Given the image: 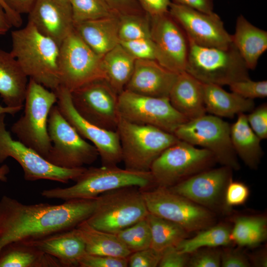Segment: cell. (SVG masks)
I'll use <instances>...</instances> for the list:
<instances>
[{"mask_svg": "<svg viewBox=\"0 0 267 267\" xmlns=\"http://www.w3.org/2000/svg\"><path fill=\"white\" fill-rule=\"evenodd\" d=\"M96 198L75 199L61 204H25L3 195L0 199V251L14 242L38 239L75 228L94 212Z\"/></svg>", "mask_w": 267, "mask_h": 267, "instance_id": "1", "label": "cell"}, {"mask_svg": "<svg viewBox=\"0 0 267 267\" xmlns=\"http://www.w3.org/2000/svg\"><path fill=\"white\" fill-rule=\"evenodd\" d=\"M10 51L26 76L54 91L60 86L59 46L31 23L11 32Z\"/></svg>", "mask_w": 267, "mask_h": 267, "instance_id": "2", "label": "cell"}, {"mask_svg": "<svg viewBox=\"0 0 267 267\" xmlns=\"http://www.w3.org/2000/svg\"><path fill=\"white\" fill-rule=\"evenodd\" d=\"M75 182L73 185L65 188L45 189L41 195L46 198L64 201L89 199L125 187L135 186L144 190L156 186L150 171H135L117 166L86 168Z\"/></svg>", "mask_w": 267, "mask_h": 267, "instance_id": "3", "label": "cell"}, {"mask_svg": "<svg viewBox=\"0 0 267 267\" xmlns=\"http://www.w3.org/2000/svg\"><path fill=\"white\" fill-rule=\"evenodd\" d=\"M188 40L185 71L201 83L229 86L250 78L249 69L233 44L227 48L205 47Z\"/></svg>", "mask_w": 267, "mask_h": 267, "instance_id": "4", "label": "cell"}, {"mask_svg": "<svg viewBox=\"0 0 267 267\" xmlns=\"http://www.w3.org/2000/svg\"><path fill=\"white\" fill-rule=\"evenodd\" d=\"M56 102L54 91L30 79L23 114L11 128L18 140L44 159L51 147L47 131L48 116Z\"/></svg>", "mask_w": 267, "mask_h": 267, "instance_id": "5", "label": "cell"}, {"mask_svg": "<svg viewBox=\"0 0 267 267\" xmlns=\"http://www.w3.org/2000/svg\"><path fill=\"white\" fill-rule=\"evenodd\" d=\"M118 133L125 168L149 172L153 162L168 147L179 139L155 127L134 123L121 117Z\"/></svg>", "mask_w": 267, "mask_h": 267, "instance_id": "6", "label": "cell"}, {"mask_svg": "<svg viewBox=\"0 0 267 267\" xmlns=\"http://www.w3.org/2000/svg\"><path fill=\"white\" fill-rule=\"evenodd\" d=\"M149 214L141 189L125 187L98 196L96 208L87 222L96 229L116 234Z\"/></svg>", "mask_w": 267, "mask_h": 267, "instance_id": "7", "label": "cell"}, {"mask_svg": "<svg viewBox=\"0 0 267 267\" xmlns=\"http://www.w3.org/2000/svg\"><path fill=\"white\" fill-rule=\"evenodd\" d=\"M217 162L210 151L179 140L166 149L150 169L156 186L169 188Z\"/></svg>", "mask_w": 267, "mask_h": 267, "instance_id": "8", "label": "cell"}, {"mask_svg": "<svg viewBox=\"0 0 267 267\" xmlns=\"http://www.w3.org/2000/svg\"><path fill=\"white\" fill-rule=\"evenodd\" d=\"M47 131L51 147L45 159L51 164L63 168H81L93 163L99 156L95 147L79 134L56 105L49 112Z\"/></svg>", "mask_w": 267, "mask_h": 267, "instance_id": "9", "label": "cell"}, {"mask_svg": "<svg viewBox=\"0 0 267 267\" xmlns=\"http://www.w3.org/2000/svg\"><path fill=\"white\" fill-rule=\"evenodd\" d=\"M174 134L179 140L211 152L217 162L232 170L240 166L230 139V125L222 118L206 114L188 120Z\"/></svg>", "mask_w": 267, "mask_h": 267, "instance_id": "10", "label": "cell"}, {"mask_svg": "<svg viewBox=\"0 0 267 267\" xmlns=\"http://www.w3.org/2000/svg\"><path fill=\"white\" fill-rule=\"evenodd\" d=\"M102 57L74 30L59 46L60 86L72 92L91 82L105 79Z\"/></svg>", "mask_w": 267, "mask_h": 267, "instance_id": "11", "label": "cell"}, {"mask_svg": "<svg viewBox=\"0 0 267 267\" xmlns=\"http://www.w3.org/2000/svg\"><path fill=\"white\" fill-rule=\"evenodd\" d=\"M141 190L149 213L178 224L188 233L208 228L214 222L209 209L168 188L155 186Z\"/></svg>", "mask_w": 267, "mask_h": 267, "instance_id": "12", "label": "cell"}, {"mask_svg": "<svg viewBox=\"0 0 267 267\" xmlns=\"http://www.w3.org/2000/svg\"><path fill=\"white\" fill-rule=\"evenodd\" d=\"M5 115L0 114V164L12 158L22 168L24 178L28 181L47 179L66 183L75 181L85 171L84 167L67 169L56 166L19 140L13 139L6 129Z\"/></svg>", "mask_w": 267, "mask_h": 267, "instance_id": "13", "label": "cell"}, {"mask_svg": "<svg viewBox=\"0 0 267 267\" xmlns=\"http://www.w3.org/2000/svg\"><path fill=\"white\" fill-rule=\"evenodd\" d=\"M118 104L120 116L124 119L172 134L188 121L174 108L168 97L147 96L124 89L118 95Z\"/></svg>", "mask_w": 267, "mask_h": 267, "instance_id": "14", "label": "cell"}, {"mask_svg": "<svg viewBox=\"0 0 267 267\" xmlns=\"http://www.w3.org/2000/svg\"><path fill=\"white\" fill-rule=\"evenodd\" d=\"M73 105L84 119L104 129L116 131L121 117L118 94L105 79L88 83L71 92Z\"/></svg>", "mask_w": 267, "mask_h": 267, "instance_id": "15", "label": "cell"}, {"mask_svg": "<svg viewBox=\"0 0 267 267\" xmlns=\"http://www.w3.org/2000/svg\"><path fill=\"white\" fill-rule=\"evenodd\" d=\"M54 91L60 113L83 138L95 147L102 166H116L122 162V150L117 131L100 127L81 116L73 105L71 92L68 89L59 86Z\"/></svg>", "mask_w": 267, "mask_h": 267, "instance_id": "16", "label": "cell"}, {"mask_svg": "<svg viewBox=\"0 0 267 267\" xmlns=\"http://www.w3.org/2000/svg\"><path fill=\"white\" fill-rule=\"evenodd\" d=\"M150 18L156 61L175 73L185 71L189 46L186 34L169 11Z\"/></svg>", "mask_w": 267, "mask_h": 267, "instance_id": "17", "label": "cell"}, {"mask_svg": "<svg viewBox=\"0 0 267 267\" xmlns=\"http://www.w3.org/2000/svg\"><path fill=\"white\" fill-rule=\"evenodd\" d=\"M169 12L182 28L188 38L202 46L227 48L231 35L225 30L220 16L171 3Z\"/></svg>", "mask_w": 267, "mask_h": 267, "instance_id": "18", "label": "cell"}, {"mask_svg": "<svg viewBox=\"0 0 267 267\" xmlns=\"http://www.w3.org/2000/svg\"><path fill=\"white\" fill-rule=\"evenodd\" d=\"M232 170L224 166L210 168L168 188L209 210L218 208L224 203L225 188L232 179Z\"/></svg>", "mask_w": 267, "mask_h": 267, "instance_id": "19", "label": "cell"}, {"mask_svg": "<svg viewBox=\"0 0 267 267\" xmlns=\"http://www.w3.org/2000/svg\"><path fill=\"white\" fill-rule=\"evenodd\" d=\"M28 14V22L59 46L74 30L69 1L37 0Z\"/></svg>", "mask_w": 267, "mask_h": 267, "instance_id": "20", "label": "cell"}, {"mask_svg": "<svg viewBox=\"0 0 267 267\" xmlns=\"http://www.w3.org/2000/svg\"><path fill=\"white\" fill-rule=\"evenodd\" d=\"M178 74L156 60L136 59L133 73L125 89L147 96L168 97Z\"/></svg>", "mask_w": 267, "mask_h": 267, "instance_id": "21", "label": "cell"}, {"mask_svg": "<svg viewBox=\"0 0 267 267\" xmlns=\"http://www.w3.org/2000/svg\"><path fill=\"white\" fill-rule=\"evenodd\" d=\"M23 242L54 257L62 267H79L80 260L87 254L75 228Z\"/></svg>", "mask_w": 267, "mask_h": 267, "instance_id": "22", "label": "cell"}, {"mask_svg": "<svg viewBox=\"0 0 267 267\" xmlns=\"http://www.w3.org/2000/svg\"><path fill=\"white\" fill-rule=\"evenodd\" d=\"M168 97L174 108L188 120L198 118L207 112L203 83L186 71L178 74Z\"/></svg>", "mask_w": 267, "mask_h": 267, "instance_id": "23", "label": "cell"}, {"mask_svg": "<svg viewBox=\"0 0 267 267\" xmlns=\"http://www.w3.org/2000/svg\"><path fill=\"white\" fill-rule=\"evenodd\" d=\"M118 29V15L74 24L79 37L102 57L120 43Z\"/></svg>", "mask_w": 267, "mask_h": 267, "instance_id": "24", "label": "cell"}, {"mask_svg": "<svg viewBox=\"0 0 267 267\" xmlns=\"http://www.w3.org/2000/svg\"><path fill=\"white\" fill-rule=\"evenodd\" d=\"M28 78L10 52L0 48V96L6 106L22 108Z\"/></svg>", "mask_w": 267, "mask_h": 267, "instance_id": "25", "label": "cell"}, {"mask_svg": "<svg viewBox=\"0 0 267 267\" xmlns=\"http://www.w3.org/2000/svg\"><path fill=\"white\" fill-rule=\"evenodd\" d=\"M232 43L237 49L248 69L256 68L260 57L267 49V32L252 24L240 14L231 35Z\"/></svg>", "mask_w": 267, "mask_h": 267, "instance_id": "26", "label": "cell"}, {"mask_svg": "<svg viewBox=\"0 0 267 267\" xmlns=\"http://www.w3.org/2000/svg\"><path fill=\"white\" fill-rule=\"evenodd\" d=\"M205 109L210 114L232 118L240 113L250 112L255 108L253 100L246 99L221 86L203 83Z\"/></svg>", "mask_w": 267, "mask_h": 267, "instance_id": "27", "label": "cell"}, {"mask_svg": "<svg viewBox=\"0 0 267 267\" xmlns=\"http://www.w3.org/2000/svg\"><path fill=\"white\" fill-rule=\"evenodd\" d=\"M230 139L237 156L249 168L257 169L263 155L261 139L250 128L245 113L237 115L230 126Z\"/></svg>", "mask_w": 267, "mask_h": 267, "instance_id": "28", "label": "cell"}, {"mask_svg": "<svg viewBox=\"0 0 267 267\" xmlns=\"http://www.w3.org/2000/svg\"><path fill=\"white\" fill-rule=\"evenodd\" d=\"M0 267H62L57 259L23 241L10 243L0 251Z\"/></svg>", "mask_w": 267, "mask_h": 267, "instance_id": "29", "label": "cell"}, {"mask_svg": "<svg viewBox=\"0 0 267 267\" xmlns=\"http://www.w3.org/2000/svg\"><path fill=\"white\" fill-rule=\"evenodd\" d=\"M75 229L83 240L88 254L128 258L132 253L116 234L96 229L87 221L79 224Z\"/></svg>", "mask_w": 267, "mask_h": 267, "instance_id": "30", "label": "cell"}, {"mask_svg": "<svg viewBox=\"0 0 267 267\" xmlns=\"http://www.w3.org/2000/svg\"><path fill=\"white\" fill-rule=\"evenodd\" d=\"M135 60L120 43L102 56L105 80L118 95L129 82Z\"/></svg>", "mask_w": 267, "mask_h": 267, "instance_id": "31", "label": "cell"}, {"mask_svg": "<svg viewBox=\"0 0 267 267\" xmlns=\"http://www.w3.org/2000/svg\"><path fill=\"white\" fill-rule=\"evenodd\" d=\"M147 219L151 235L150 247L158 252H162L170 247H176L187 237L188 233L173 222L150 213Z\"/></svg>", "mask_w": 267, "mask_h": 267, "instance_id": "32", "label": "cell"}, {"mask_svg": "<svg viewBox=\"0 0 267 267\" xmlns=\"http://www.w3.org/2000/svg\"><path fill=\"white\" fill-rule=\"evenodd\" d=\"M231 230L223 224L209 227L190 238H185L176 247L180 252L190 254L203 248H215L227 246L232 240Z\"/></svg>", "mask_w": 267, "mask_h": 267, "instance_id": "33", "label": "cell"}, {"mask_svg": "<svg viewBox=\"0 0 267 267\" xmlns=\"http://www.w3.org/2000/svg\"><path fill=\"white\" fill-rule=\"evenodd\" d=\"M120 41L151 38V21L145 13L119 15Z\"/></svg>", "mask_w": 267, "mask_h": 267, "instance_id": "34", "label": "cell"}, {"mask_svg": "<svg viewBox=\"0 0 267 267\" xmlns=\"http://www.w3.org/2000/svg\"><path fill=\"white\" fill-rule=\"evenodd\" d=\"M116 234L131 253L150 247L151 235L147 217Z\"/></svg>", "mask_w": 267, "mask_h": 267, "instance_id": "35", "label": "cell"}, {"mask_svg": "<svg viewBox=\"0 0 267 267\" xmlns=\"http://www.w3.org/2000/svg\"><path fill=\"white\" fill-rule=\"evenodd\" d=\"M74 24L117 15L102 0H69Z\"/></svg>", "mask_w": 267, "mask_h": 267, "instance_id": "36", "label": "cell"}, {"mask_svg": "<svg viewBox=\"0 0 267 267\" xmlns=\"http://www.w3.org/2000/svg\"><path fill=\"white\" fill-rule=\"evenodd\" d=\"M231 92L243 98L253 100L267 96V81H255L250 78L233 83L229 85Z\"/></svg>", "mask_w": 267, "mask_h": 267, "instance_id": "37", "label": "cell"}, {"mask_svg": "<svg viewBox=\"0 0 267 267\" xmlns=\"http://www.w3.org/2000/svg\"><path fill=\"white\" fill-rule=\"evenodd\" d=\"M120 44L136 59L156 60V50L151 38L120 41Z\"/></svg>", "mask_w": 267, "mask_h": 267, "instance_id": "38", "label": "cell"}, {"mask_svg": "<svg viewBox=\"0 0 267 267\" xmlns=\"http://www.w3.org/2000/svg\"><path fill=\"white\" fill-rule=\"evenodd\" d=\"M214 248L199 249L190 254L187 267H221V253Z\"/></svg>", "mask_w": 267, "mask_h": 267, "instance_id": "39", "label": "cell"}, {"mask_svg": "<svg viewBox=\"0 0 267 267\" xmlns=\"http://www.w3.org/2000/svg\"><path fill=\"white\" fill-rule=\"evenodd\" d=\"M249 195V189L246 184L231 179L225 188L224 205L229 208L242 205L246 202Z\"/></svg>", "mask_w": 267, "mask_h": 267, "instance_id": "40", "label": "cell"}, {"mask_svg": "<svg viewBox=\"0 0 267 267\" xmlns=\"http://www.w3.org/2000/svg\"><path fill=\"white\" fill-rule=\"evenodd\" d=\"M80 267H127L128 258L86 254L80 260Z\"/></svg>", "mask_w": 267, "mask_h": 267, "instance_id": "41", "label": "cell"}, {"mask_svg": "<svg viewBox=\"0 0 267 267\" xmlns=\"http://www.w3.org/2000/svg\"><path fill=\"white\" fill-rule=\"evenodd\" d=\"M161 255L162 252L151 247L132 253L128 257V267H158Z\"/></svg>", "mask_w": 267, "mask_h": 267, "instance_id": "42", "label": "cell"}, {"mask_svg": "<svg viewBox=\"0 0 267 267\" xmlns=\"http://www.w3.org/2000/svg\"><path fill=\"white\" fill-rule=\"evenodd\" d=\"M247 122L251 129L261 139L267 138V105L263 103L254 108L247 115Z\"/></svg>", "mask_w": 267, "mask_h": 267, "instance_id": "43", "label": "cell"}, {"mask_svg": "<svg viewBox=\"0 0 267 267\" xmlns=\"http://www.w3.org/2000/svg\"><path fill=\"white\" fill-rule=\"evenodd\" d=\"M254 217L241 216L235 219L234 226L230 232L232 241L240 246H246Z\"/></svg>", "mask_w": 267, "mask_h": 267, "instance_id": "44", "label": "cell"}, {"mask_svg": "<svg viewBox=\"0 0 267 267\" xmlns=\"http://www.w3.org/2000/svg\"><path fill=\"white\" fill-rule=\"evenodd\" d=\"M189 254L179 252L176 247H170L162 252L158 267H187Z\"/></svg>", "mask_w": 267, "mask_h": 267, "instance_id": "45", "label": "cell"}, {"mask_svg": "<svg viewBox=\"0 0 267 267\" xmlns=\"http://www.w3.org/2000/svg\"><path fill=\"white\" fill-rule=\"evenodd\" d=\"M267 235V220L262 216H254L246 246L253 247L264 241Z\"/></svg>", "mask_w": 267, "mask_h": 267, "instance_id": "46", "label": "cell"}, {"mask_svg": "<svg viewBox=\"0 0 267 267\" xmlns=\"http://www.w3.org/2000/svg\"><path fill=\"white\" fill-rule=\"evenodd\" d=\"M117 15L145 13L135 0H102Z\"/></svg>", "mask_w": 267, "mask_h": 267, "instance_id": "47", "label": "cell"}, {"mask_svg": "<svg viewBox=\"0 0 267 267\" xmlns=\"http://www.w3.org/2000/svg\"><path fill=\"white\" fill-rule=\"evenodd\" d=\"M221 266L222 267H248V259L242 253L233 249L224 250L221 253Z\"/></svg>", "mask_w": 267, "mask_h": 267, "instance_id": "48", "label": "cell"}, {"mask_svg": "<svg viewBox=\"0 0 267 267\" xmlns=\"http://www.w3.org/2000/svg\"><path fill=\"white\" fill-rule=\"evenodd\" d=\"M149 17L163 14L169 11L171 0H135Z\"/></svg>", "mask_w": 267, "mask_h": 267, "instance_id": "49", "label": "cell"}, {"mask_svg": "<svg viewBox=\"0 0 267 267\" xmlns=\"http://www.w3.org/2000/svg\"><path fill=\"white\" fill-rule=\"evenodd\" d=\"M37 0H2L13 16L23 22L22 14H28Z\"/></svg>", "mask_w": 267, "mask_h": 267, "instance_id": "50", "label": "cell"}, {"mask_svg": "<svg viewBox=\"0 0 267 267\" xmlns=\"http://www.w3.org/2000/svg\"><path fill=\"white\" fill-rule=\"evenodd\" d=\"M172 3L190 8L201 12H214L213 0H171Z\"/></svg>", "mask_w": 267, "mask_h": 267, "instance_id": "51", "label": "cell"}, {"mask_svg": "<svg viewBox=\"0 0 267 267\" xmlns=\"http://www.w3.org/2000/svg\"><path fill=\"white\" fill-rule=\"evenodd\" d=\"M12 27L7 14L0 4V37L6 34Z\"/></svg>", "mask_w": 267, "mask_h": 267, "instance_id": "52", "label": "cell"}, {"mask_svg": "<svg viewBox=\"0 0 267 267\" xmlns=\"http://www.w3.org/2000/svg\"><path fill=\"white\" fill-rule=\"evenodd\" d=\"M0 4L3 7L6 13L7 14L10 21L12 26L14 27L15 28L20 27L22 25V23L21 21H19L17 19H16L13 16V15L11 13L9 10L7 8V7L5 5V4H4L2 0H0Z\"/></svg>", "mask_w": 267, "mask_h": 267, "instance_id": "53", "label": "cell"}, {"mask_svg": "<svg viewBox=\"0 0 267 267\" xmlns=\"http://www.w3.org/2000/svg\"><path fill=\"white\" fill-rule=\"evenodd\" d=\"M9 172V167L6 164H3L0 166V181H6L7 176Z\"/></svg>", "mask_w": 267, "mask_h": 267, "instance_id": "54", "label": "cell"}, {"mask_svg": "<svg viewBox=\"0 0 267 267\" xmlns=\"http://www.w3.org/2000/svg\"><path fill=\"white\" fill-rule=\"evenodd\" d=\"M21 109L17 108H12L7 106H2L0 105V114H8L14 115L16 113L18 112Z\"/></svg>", "mask_w": 267, "mask_h": 267, "instance_id": "55", "label": "cell"}, {"mask_svg": "<svg viewBox=\"0 0 267 267\" xmlns=\"http://www.w3.org/2000/svg\"><path fill=\"white\" fill-rule=\"evenodd\" d=\"M257 266L267 267V260L265 254H261L255 257L254 260Z\"/></svg>", "mask_w": 267, "mask_h": 267, "instance_id": "56", "label": "cell"}, {"mask_svg": "<svg viewBox=\"0 0 267 267\" xmlns=\"http://www.w3.org/2000/svg\"><path fill=\"white\" fill-rule=\"evenodd\" d=\"M67 0V1H69V0Z\"/></svg>", "mask_w": 267, "mask_h": 267, "instance_id": "57", "label": "cell"}]
</instances>
